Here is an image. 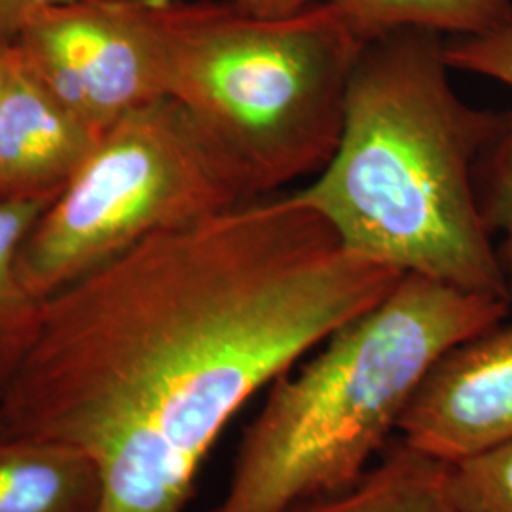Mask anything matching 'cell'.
Listing matches in <instances>:
<instances>
[{"instance_id": "6", "label": "cell", "mask_w": 512, "mask_h": 512, "mask_svg": "<svg viewBox=\"0 0 512 512\" xmlns=\"http://www.w3.org/2000/svg\"><path fill=\"white\" fill-rule=\"evenodd\" d=\"M164 0H69L18 38L31 73L99 135L167 95Z\"/></svg>"}, {"instance_id": "14", "label": "cell", "mask_w": 512, "mask_h": 512, "mask_svg": "<svg viewBox=\"0 0 512 512\" xmlns=\"http://www.w3.org/2000/svg\"><path fill=\"white\" fill-rule=\"evenodd\" d=\"M446 484L459 512H512V440L446 465Z\"/></svg>"}, {"instance_id": "9", "label": "cell", "mask_w": 512, "mask_h": 512, "mask_svg": "<svg viewBox=\"0 0 512 512\" xmlns=\"http://www.w3.org/2000/svg\"><path fill=\"white\" fill-rule=\"evenodd\" d=\"M99 463L65 440L6 435L0 439V512H101Z\"/></svg>"}, {"instance_id": "11", "label": "cell", "mask_w": 512, "mask_h": 512, "mask_svg": "<svg viewBox=\"0 0 512 512\" xmlns=\"http://www.w3.org/2000/svg\"><path fill=\"white\" fill-rule=\"evenodd\" d=\"M361 42L403 29L480 37L512 21V0H323Z\"/></svg>"}, {"instance_id": "7", "label": "cell", "mask_w": 512, "mask_h": 512, "mask_svg": "<svg viewBox=\"0 0 512 512\" xmlns=\"http://www.w3.org/2000/svg\"><path fill=\"white\" fill-rule=\"evenodd\" d=\"M401 442L456 465L512 440V323H497L442 353L397 425Z\"/></svg>"}, {"instance_id": "4", "label": "cell", "mask_w": 512, "mask_h": 512, "mask_svg": "<svg viewBox=\"0 0 512 512\" xmlns=\"http://www.w3.org/2000/svg\"><path fill=\"white\" fill-rule=\"evenodd\" d=\"M167 95L238 167L253 198L329 164L365 42L317 2L266 18L236 0H164Z\"/></svg>"}, {"instance_id": "8", "label": "cell", "mask_w": 512, "mask_h": 512, "mask_svg": "<svg viewBox=\"0 0 512 512\" xmlns=\"http://www.w3.org/2000/svg\"><path fill=\"white\" fill-rule=\"evenodd\" d=\"M99 139L31 73L21 55L0 101V200L55 202Z\"/></svg>"}, {"instance_id": "18", "label": "cell", "mask_w": 512, "mask_h": 512, "mask_svg": "<svg viewBox=\"0 0 512 512\" xmlns=\"http://www.w3.org/2000/svg\"><path fill=\"white\" fill-rule=\"evenodd\" d=\"M497 249H499L501 264H503V270H505V274H507V279H509V285H511L512 291V226L505 232L503 245L497 247Z\"/></svg>"}, {"instance_id": "16", "label": "cell", "mask_w": 512, "mask_h": 512, "mask_svg": "<svg viewBox=\"0 0 512 512\" xmlns=\"http://www.w3.org/2000/svg\"><path fill=\"white\" fill-rule=\"evenodd\" d=\"M236 2L241 8H245L247 12L256 16L277 18V16H289L323 0H236Z\"/></svg>"}, {"instance_id": "2", "label": "cell", "mask_w": 512, "mask_h": 512, "mask_svg": "<svg viewBox=\"0 0 512 512\" xmlns=\"http://www.w3.org/2000/svg\"><path fill=\"white\" fill-rule=\"evenodd\" d=\"M444 38L403 29L366 42L336 152L294 198L353 255L469 293L512 291L476 194V167L512 112L459 97Z\"/></svg>"}, {"instance_id": "1", "label": "cell", "mask_w": 512, "mask_h": 512, "mask_svg": "<svg viewBox=\"0 0 512 512\" xmlns=\"http://www.w3.org/2000/svg\"><path fill=\"white\" fill-rule=\"evenodd\" d=\"M403 275L293 194L236 203L44 300L0 414L10 435L86 450L101 512H184L239 410Z\"/></svg>"}, {"instance_id": "17", "label": "cell", "mask_w": 512, "mask_h": 512, "mask_svg": "<svg viewBox=\"0 0 512 512\" xmlns=\"http://www.w3.org/2000/svg\"><path fill=\"white\" fill-rule=\"evenodd\" d=\"M19 57L18 40L0 38V101L18 73Z\"/></svg>"}, {"instance_id": "15", "label": "cell", "mask_w": 512, "mask_h": 512, "mask_svg": "<svg viewBox=\"0 0 512 512\" xmlns=\"http://www.w3.org/2000/svg\"><path fill=\"white\" fill-rule=\"evenodd\" d=\"M65 2L69 0H0V38L18 40L42 12Z\"/></svg>"}, {"instance_id": "3", "label": "cell", "mask_w": 512, "mask_h": 512, "mask_svg": "<svg viewBox=\"0 0 512 512\" xmlns=\"http://www.w3.org/2000/svg\"><path fill=\"white\" fill-rule=\"evenodd\" d=\"M509 298L404 274L372 308L281 374L207 512H291L353 486L384 452L442 353L505 321Z\"/></svg>"}, {"instance_id": "10", "label": "cell", "mask_w": 512, "mask_h": 512, "mask_svg": "<svg viewBox=\"0 0 512 512\" xmlns=\"http://www.w3.org/2000/svg\"><path fill=\"white\" fill-rule=\"evenodd\" d=\"M291 512H459L448 492L446 465L391 442L365 475L340 494Z\"/></svg>"}, {"instance_id": "13", "label": "cell", "mask_w": 512, "mask_h": 512, "mask_svg": "<svg viewBox=\"0 0 512 512\" xmlns=\"http://www.w3.org/2000/svg\"><path fill=\"white\" fill-rule=\"evenodd\" d=\"M46 200H0V399L37 338L42 302L18 272L21 245L37 224Z\"/></svg>"}, {"instance_id": "12", "label": "cell", "mask_w": 512, "mask_h": 512, "mask_svg": "<svg viewBox=\"0 0 512 512\" xmlns=\"http://www.w3.org/2000/svg\"><path fill=\"white\" fill-rule=\"evenodd\" d=\"M450 69L478 74L512 90V21L480 37L444 40ZM476 194L492 234L512 226V120L476 167Z\"/></svg>"}, {"instance_id": "19", "label": "cell", "mask_w": 512, "mask_h": 512, "mask_svg": "<svg viewBox=\"0 0 512 512\" xmlns=\"http://www.w3.org/2000/svg\"><path fill=\"white\" fill-rule=\"evenodd\" d=\"M6 435H10V433H8V427H6L4 418H2V414H0V439H2V437H6Z\"/></svg>"}, {"instance_id": "5", "label": "cell", "mask_w": 512, "mask_h": 512, "mask_svg": "<svg viewBox=\"0 0 512 512\" xmlns=\"http://www.w3.org/2000/svg\"><path fill=\"white\" fill-rule=\"evenodd\" d=\"M251 198L224 150L165 95L101 135L21 245L19 277L44 302L148 236Z\"/></svg>"}]
</instances>
